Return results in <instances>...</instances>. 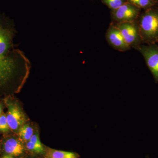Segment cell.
Instances as JSON below:
<instances>
[{"label":"cell","mask_w":158,"mask_h":158,"mask_svg":"<svg viewBox=\"0 0 158 158\" xmlns=\"http://www.w3.org/2000/svg\"><path fill=\"white\" fill-rule=\"evenodd\" d=\"M137 50L144 57L155 83H158V46L156 44H142Z\"/></svg>","instance_id":"52a82bcc"},{"label":"cell","mask_w":158,"mask_h":158,"mask_svg":"<svg viewBox=\"0 0 158 158\" xmlns=\"http://www.w3.org/2000/svg\"><path fill=\"white\" fill-rule=\"evenodd\" d=\"M106 37L108 44L116 50L124 52L131 48L125 41L118 28L112 23L107 30Z\"/></svg>","instance_id":"ba28073f"},{"label":"cell","mask_w":158,"mask_h":158,"mask_svg":"<svg viewBox=\"0 0 158 158\" xmlns=\"http://www.w3.org/2000/svg\"><path fill=\"white\" fill-rule=\"evenodd\" d=\"M10 130L6 115L3 113L0 115V132L8 133Z\"/></svg>","instance_id":"4fadbf2b"},{"label":"cell","mask_w":158,"mask_h":158,"mask_svg":"<svg viewBox=\"0 0 158 158\" xmlns=\"http://www.w3.org/2000/svg\"><path fill=\"white\" fill-rule=\"evenodd\" d=\"M34 134L33 127L30 124L26 123L20 128L18 132L19 138L24 144L30 140Z\"/></svg>","instance_id":"30bf717a"},{"label":"cell","mask_w":158,"mask_h":158,"mask_svg":"<svg viewBox=\"0 0 158 158\" xmlns=\"http://www.w3.org/2000/svg\"><path fill=\"white\" fill-rule=\"evenodd\" d=\"M123 36L125 41L131 48L136 50L142 44L137 21L115 24Z\"/></svg>","instance_id":"5b68a950"},{"label":"cell","mask_w":158,"mask_h":158,"mask_svg":"<svg viewBox=\"0 0 158 158\" xmlns=\"http://www.w3.org/2000/svg\"><path fill=\"white\" fill-rule=\"evenodd\" d=\"M154 1H158V0H154Z\"/></svg>","instance_id":"e0dca14e"},{"label":"cell","mask_w":158,"mask_h":158,"mask_svg":"<svg viewBox=\"0 0 158 158\" xmlns=\"http://www.w3.org/2000/svg\"><path fill=\"white\" fill-rule=\"evenodd\" d=\"M15 31L0 19V98L18 93L30 74L31 65L13 43Z\"/></svg>","instance_id":"6da1fadb"},{"label":"cell","mask_w":158,"mask_h":158,"mask_svg":"<svg viewBox=\"0 0 158 158\" xmlns=\"http://www.w3.org/2000/svg\"><path fill=\"white\" fill-rule=\"evenodd\" d=\"M126 2L144 10L158 6V1L154 0H126Z\"/></svg>","instance_id":"8fae6325"},{"label":"cell","mask_w":158,"mask_h":158,"mask_svg":"<svg viewBox=\"0 0 158 158\" xmlns=\"http://www.w3.org/2000/svg\"><path fill=\"white\" fill-rule=\"evenodd\" d=\"M80 155L76 152L64 151L46 147L45 153L42 158H79Z\"/></svg>","instance_id":"9c48e42d"},{"label":"cell","mask_w":158,"mask_h":158,"mask_svg":"<svg viewBox=\"0 0 158 158\" xmlns=\"http://www.w3.org/2000/svg\"><path fill=\"white\" fill-rule=\"evenodd\" d=\"M1 149L3 155H8L16 158L24 157L27 153L24 143L19 138L14 136L4 138L1 142Z\"/></svg>","instance_id":"8992f818"},{"label":"cell","mask_w":158,"mask_h":158,"mask_svg":"<svg viewBox=\"0 0 158 158\" xmlns=\"http://www.w3.org/2000/svg\"><path fill=\"white\" fill-rule=\"evenodd\" d=\"M23 158H40L39 157L36 156L30 155L28 156H26Z\"/></svg>","instance_id":"2e32d148"},{"label":"cell","mask_w":158,"mask_h":158,"mask_svg":"<svg viewBox=\"0 0 158 158\" xmlns=\"http://www.w3.org/2000/svg\"><path fill=\"white\" fill-rule=\"evenodd\" d=\"M1 158H16L14 157L8 155H3L2 156Z\"/></svg>","instance_id":"9a60e30c"},{"label":"cell","mask_w":158,"mask_h":158,"mask_svg":"<svg viewBox=\"0 0 158 158\" xmlns=\"http://www.w3.org/2000/svg\"><path fill=\"white\" fill-rule=\"evenodd\" d=\"M142 44H156L158 42V7L144 10L138 20Z\"/></svg>","instance_id":"7a4b0ae2"},{"label":"cell","mask_w":158,"mask_h":158,"mask_svg":"<svg viewBox=\"0 0 158 158\" xmlns=\"http://www.w3.org/2000/svg\"><path fill=\"white\" fill-rule=\"evenodd\" d=\"M3 109H4V105L2 102H0V115L3 114Z\"/></svg>","instance_id":"5bb4252c"},{"label":"cell","mask_w":158,"mask_h":158,"mask_svg":"<svg viewBox=\"0 0 158 158\" xmlns=\"http://www.w3.org/2000/svg\"><path fill=\"white\" fill-rule=\"evenodd\" d=\"M141 10L135 5L127 2L118 9L111 11V23L117 24L137 21L141 14Z\"/></svg>","instance_id":"277c9868"},{"label":"cell","mask_w":158,"mask_h":158,"mask_svg":"<svg viewBox=\"0 0 158 158\" xmlns=\"http://www.w3.org/2000/svg\"><path fill=\"white\" fill-rule=\"evenodd\" d=\"M11 97L6 98L5 100L8 110L6 118L10 130L18 133L20 128L25 124L27 118L18 103L11 99Z\"/></svg>","instance_id":"3957f363"},{"label":"cell","mask_w":158,"mask_h":158,"mask_svg":"<svg viewBox=\"0 0 158 158\" xmlns=\"http://www.w3.org/2000/svg\"><path fill=\"white\" fill-rule=\"evenodd\" d=\"M102 2L111 9V11L118 9L127 2L126 0H102Z\"/></svg>","instance_id":"7c38bea8"}]
</instances>
